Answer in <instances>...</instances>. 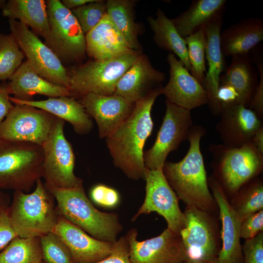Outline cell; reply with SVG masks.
<instances>
[{"instance_id":"cell-6","label":"cell","mask_w":263,"mask_h":263,"mask_svg":"<svg viewBox=\"0 0 263 263\" xmlns=\"http://www.w3.org/2000/svg\"><path fill=\"white\" fill-rule=\"evenodd\" d=\"M41 146L0 139V189L28 192L41 178Z\"/></svg>"},{"instance_id":"cell-34","label":"cell","mask_w":263,"mask_h":263,"mask_svg":"<svg viewBox=\"0 0 263 263\" xmlns=\"http://www.w3.org/2000/svg\"><path fill=\"white\" fill-rule=\"evenodd\" d=\"M184 39L190 65L189 72L203 86L206 72V27H202Z\"/></svg>"},{"instance_id":"cell-11","label":"cell","mask_w":263,"mask_h":263,"mask_svg":"<svg viewBox=\"0 0 263 263\" xmlns=\"http://www.w3.org/2000/svg\"><path fill=\"white\" fill-rule=\"evenodd\" d=\"M11 33L30 63L45 79L59 86L69 87L68 73L57 56L28 27L9 19Z\"/></svg>"},{"instance_id":"cell-23","label":"cell","mask_w":263,"mask_h":263,"mask_svg":"<svg viewBox=\"0 0 263 263\" xmlns=\"http://www.w3.org/2000/svg\"><path fill=\"white\" fill-rule=\"evenodd\" d=\"M15 104L31 106L45 111L70 123L76 133L80 135L88 133L94 124L90 116L80 102L70 96L49 97L41 100H21L10 96Z\"/></svg>"},{"instance_id":"cell-44","label":"cell","mask_w":263,"mask_h":263,"mask_svg":"<svg viewBox=\"0 0 263 263\" xmlns=\"http://www.w3.org/2000/svg\"><path fill=\"white\" fill-rule=\"evenodd\" d=\"M108 188V187L101 184L94 187L91 191L92 200L97 204L103 206Z\"/></svg>"},{"instance_id":"cell-15","label":"cell","mask_w":263,"mask_h":263,"mask_svg":"<svg viewBox=\"0 0 263 263\" xmlns=\"http://www.w3.org/2000/svg\"><path fill=\"white\" fill-rule=\"evenodd\" d=\"M135 228L126 237L132 263H181L187 261L181 237L168 228L156 237L139 241Z\"/></svg>"},{"instance_id":"cell-33","label":"cell","mask_w":263,"mask_h":263,"mask_svg":"<svg viewBox=\"0 0 263 263\" xmlns=\"http://www.w3.org/2000/svg\"><path fill=\"white\" fill-rule=\"evenodd\" d=\"M39 237L14 238L0 252V263H40Z\"/></svg>"},{"instance_id":"cell-30","label":"cell","mask_w":263,"mask_h":263,"mask_svg":"<svg viewBox=\"0 0 263 263\" xmlns=\"http://www.w3.org/2000/svg\"><path fill=\"white\" fill-rule=\"evenodd\" d=\"M147 19L153 33V39L155 44L159 48L177 56L189 71L190 65L185 40L177 32L171 19L168 18L162 9L158 8L156 18L150 16Z\"/></svg>"},{"instance_id":"cell-25","label":"cell","mask_w":263,"mask_h":263,"mask_svg":"<svg viewBox=\"0 0 263 263\" xmlns=\"http://www.w3.org/2000/svg\"><path fill=\"white\" fill-rule=\"evenodd\" d=\"M85 38L86 53L93 59H104L135 52L129 47L107 14Z\"/></svg>"},{"instance_id":"cell-49","label":"cell","mask_w":263,"mask_h":263,"mask_svg":"<svg viewBox=\"0 0 263 263\" xmlns=\"http://www.w3.org/2000/svg\"><path fill=\"white\" fill-rule=\"evenodd\" d=\"M181 263H218L217 260L210 262H196V261H184Z\"/></svg>"},{"instance_id":"cell-29","label":"cell","mask_w":263,"mask_h":263,"mask_svg":"<svg viewBox=\"0 0 263 263\" xmlns=\"http://www.w3.org/2000/svg\"><path fill=\"white\" fill-rule=\"evenodd\" d=\"M2 14L30 26L36 34L44 39L48 35L49 25L45 0H10L3 5Z\"/></svg>"},{"instance_id":"cell-3","label":"cell","mask_w":263,"mask_h":263,"mask_svg":"<svg viewBox=\"0 0 263 263\" xmlns=\"http://www.w3.org/2000/svg\"><path fill=\"white\" fill-rule=\"evenodd\" d=\"M44 185L57 201L58 215L97 240L111 243L116 241L122 230L117 215L96 209L87 197L83 186L64 189Z\"/></svg>"},{"instance_id":"cell-4","label":"cell","mask_w":263,"mask_h":263,"mask_svg":"<svg viewBox=\"0 0 263 263\" xmlns=\"http://www.w3.org/2000/svg\"><path fill=\"white\" fill-rule=\"evenodd\" d=\"M36 183L32 193L14 191L8 209L12 226L20 238L40 237L53 232L57 224L54 196L41 178Z\"/></svg>"},{"instance_id":"cell-39","label":"cell","mask_w":263,"mask_h":263,"mask_svg":"<svg viewBox=\"0 0 263 263\" xmlns=\"http://www.w3.org/2000/svg\"><path fill=\"white\" fill-rule=\"evenodd\" d=\"M262 232H263V209L247 216L242 221L241 239L250 240Z\"/></svg>"},{"instance_id":"cell-10","label":"cell","mask_w":263,"mask_h":263,"mask_svg":"<svg viewBox=\"0 0 263 263\" xmlns=\"http://www.w3.org/2000/svg\"><path fill=\"white\" fill-rule=\"evenodd\" d=\"M186 221L180 232L187 261L210 262L216 260L220 250V233L212 212L187 205Z\"/></svg>"},{"instance_id":"cell-21","label":"cell","mask_w":263,"mask_h":263,"mask_svg":"<svg viewBox=\"0 0 263 263\" xmlns=\"http://www.w3.org/2000/svg\"><path fill=\"white\" fill-rule=\"evenodd\" d=\"M165 79V74L155 69L142 53L121 77L113 94L135 103L161 85Z\"/></svg>"},{"instance_id":"cell-18","label":"cell","mask_w":263,"mask_h":263,"mask_svg":"<svg viewBox=\"0 0 263 263\" xmlns=\"http://www.w3.org/2000/svg\"><path fill=\"white\" fill-rule=\"evenodd\" d=\"M220 120L215 129L223 145L238 147L251 140L263 125L256 113L242 104H221Z\"/></svg>"},{"instance_id":"cell-22","label":"cell","mask_w":263,"mask_h":263,"mask_svg":"<svg viewBox=\"0 0 263 263\" xmlns=\"http://www.w3.org/2000/svg\"><path fill=\"white\" fill-rule=\"evenodd\" d=\"M223 18L217 19L206 26L207 47L206 59L208 69L205 74L204 87L207 92L208 105L211 113L219 115L220 103L217 98L221 74L224 69L225 59L220 47V36L223 25Z\"/></svg>"},{"instance_id":"cell-42","label":"cell","mask_w":263,"mask_h":263,"mask_svg":"<svg viewBox=\"0 0 263 263\" xmlns=\"http://www.w3.org/2000/svg\"><path fill=\"white\" fill-rule=\"evenodd\" d=\"M217 98L220 104H243L238 92L232 86L227 84L219 85Z\"/></svg>"},{"instance_id":"cell-19","label":"cell","mask_w":263,"mask_h":263,"mask_svg":"<svg viewBox=\"0 0 263 263\" xmlns=\"http://www.w3.org/2000/svg\"><path fill=\"white\" fill-rule=\"evenodd\" d=\"M80 102L96 122L100 139L112 133L129 117L134 105L114 94L103 95L89 93L81 97Z\"/></svg>"},{"instance_id":"cell-2","label":"cell","mask_w":263,"mask_h":263,"mask_svg":"<svg viewBox=\"0 0 263 263\" xmlns=\"http://www.w3.org/2000/svg\"><path fill=\"white\" fill-rule=\"evenodd\" d=\"M206 134L202 126L193 125L188 134L189 147L185 157L177 162L166 161L162 171L178 199L186 205L213 213L217 205L209 189L200 149L201 139Z\"/></svg>"},{"instance_id":"cell-13","label":"cell","mask_w":263,"mask_h":263,"mask_svg":"<svg viewBox=\"0 0 263 263\" xmlns=\"http://www.w3.org/2000/svg\"><path fill=\"white\" fill-rule=\"evenodd\" d=\"M144 179L146 181L145 200L132 221H135L141 214L156 212L165 218L169 230L180 235L185 226V216L179 207V199L167 182L162 169L146 168Z\"/></svg>"},{"instance_id":"cell-38","label":"cell","mask_w":263,"mask_h":263,"mask_svg":"<svg viewBox=\"0 0 263 263\" xmlns=\"http://www.w3.org/2000/svg\"><path fill=\"white\" fill-rule=\"evenodd\" d=\"M243 263H263V232L245 240L242 245Z\"/></svg>"},{"instance_id":"cell-7","label":"cell","mask_w":263,"mask_h":263,"mask_svg":"<svg viewBox=\"0 0 263 263\" xmlns=\"http://www.w3.org/2000/svg\"><path fill=\"white\" fill-rule=\"evenodd\" d=\"M141 53L134 52L110 58L93 59L74 68L68 73L72 97H81L89 93L113 94L121 77Z\"/></svg>"},{"instance_id":"cell-45","label":"cell","mask_w":263,"mask_h":263,"mask_svg":"<svg viewBox=\"0 0 263 263\" xmlns=\"http://www.w3.org/2000/svg\"><path fill=\"white\" fill-rule=\"evenodd\" d=\"M119 201V196L116 190L108 188L105 198L104 207H113L117 205Z\"/></svg>"},{"instance_id":"cell-17","label":"cell","mask_w":263,"mask_h":263,"mask_svg":"<svg viewBox=\"0 0 263 263\" xmlns=\"http://www.w3.org/2000/svg\"><path fill=\"white\" fill-rule=\"evenodd\" d=\"M207 182L217 204L222 223L220 237L222 246L216 260L218 263H243L242 245L240 243L241 222L218 182L212 175L207 178Z\"/></svg>"},{"instance_id":"cell-36","label":"cell","mask_w":263,"mask_h":263,"mask_svg":"<svg viewBox=\"0 0 263 263\" xmlns=\"http://www.w3.org/2000/svg\"><path fill=\"white\" fill-rule=\"evenodd\" d=\"M39 238L44 263H74L69 248L56 234L50 232Z\"/></svg>"},{"instance_id":"cell-47","label":"cell","mask_w":263,"mask_h":263,"mask_svg":"<svg viewBox=\"0 0 263 263\" xmlns=\"http://www.w3.org/2000/svg\"><path fill=\"white\" fill-rule=\"evenodd\" d=\"M95 0H62L61 2L66 8L71 10Z\"/></svg>"},{"instance_id":"cell-40","label":"cell","mask_w":263,"mask_h":263,"mask_svg":"<svg viewBox=\"0 0 263 263\" xmlns=\"http://www.w3.org/2000/svg\"><path fill=\"white\" fill-rule=\"evenodd\" d=\"M94 263H132L129 245L126 236L113 242L110 254L103 260Z\"/></svg>"},{"instance_id":"cell-24","label":"cell","mask_w":263,"mask_h":263,"mask_svg":"<svg viewBox=\"0 0 263 263\" xmlns=\"http://www.w3.org/2000/svg\"><path fill=\"white\" fill-rule=\"evenodd\" d=\"M9 80L7 84L11 94L19 100H30L35 94L49 97H72L69 89L43 78L27 60L21 64Z\"/></svg>"},{"instance_id":"cell-12","label":"cell","mask_w":263,"mask_h":263,"mask_svg":"<svg viewBox=\"0 0 263 263\" xmlns=\"http://www.w3.org/2000/svg\"><path fill=\"white\" fill-rule=\"evenodd\" d=\"M166 112L162 124L152 146L144 151L145 167L162 169L169 154L177 150L187 138L193 126L191 111L166 100Z\"/></svg>"},{"instance_id":"cell-46","label":"cell","mask_w":263,"mask_h":263,"mask_svg":"<svg viewBox=\"0 0 263 263\" xmlns=\"http://www.w3.org/2000/svg\"><path fill=\"white\" fill-rule=\"evenodd\" d=\"M251 141L263 155V125L255 132L251 139Z\"/></svg>"},{"instance_id":"cell-1","label":"cell","mask_w":263,"mask_h":263,"mask_svg":"<svg viewBox=\"0 0 263 263\" xmlns=\"http://www.w3.org/2000/svg\"><path fill=\"white\" fill-rule=\"evenodd\" d=\"M162 88L157 87L136 102L129 117L105 138L114 165L130 179H144V147L153 127L151 111Z\"/></svg>"},{"instance_id":"cell-16","label":"cell","mask_w":263,"mask_h":263,"mask_svg":"<svg viewBox=\"0 0 263 263\" xmlns=\"http://www.w3.org/2000/svg\"><path fill=\"white\" fill-rule=\"evenodd\" d=\"M167 60L169 66V78L162 88V94L166 100L190 111L207 104V91L183 62L170 53L168 55Z\"/></svg>"},{"instance_id":"cell-48","label":"cell","mask_w":263,"mask_h":263,"mask_svg":"<svg viewBox=\"0 0 263 263\" xmlns=\"http://www.w3.org/2000/svg\"><path fill=\"white\" fill-rule=\"evenodd\" d=\"M10 202V198L8 194L0 189V213L9 209Z\"/></svg>"},{"instance_id":"cell-50","label":"cell","mask_w":263,"mask_h":263,"mask_svg":"<svg viewBox=\"0 0 263 263\" xmlns=\"http://www.w3.org/2000/svg\"><path fill=\"white\" fill-rule=\"evenodd\" d=\"M40 263H44L43 261H42Z\"/></svg>"},{"instance_id":"cell-31","label":"cell","mask_w":263,"mask_h":263,"mask_svg":"<svg viewBox=\"0 0 263 263\" xmlns=\"http://www.w3.org/2000/svg\"><path fill=\"white\" fill-rule=\"evenodd\" d=\"M107 15L129 47L137 52L142 53V47L138 37L141 27L135 21L134 8L135 0H108L106 1Z\"/></svg>"},{"instance_id":"cell-8","label":"cell","mask_w":263,"mask_h":263,"mask_svg":"<svg viewBox=\"0 0 263 263\" xmlns=\"http://www.w3.org/2000/svg\"><path fill=\"white\" fill-rule=\"evenodd\" d=\"M45 1L49 32L44 43L62 63L82 60L87 54L85 35L75 18L61 1Z\"/></svg>"},{"instance_id":"cell-14","label":"cell","mask_w":263,"mask_h":263,"mask_svg":"<svg viewBox=\"0 0 263 263\" xmlns=\"http://www.w3.org/2000/svg\"><path fill=\"white\" fill-rule=\"evenodd\" d=\"M56 116L37 108L15 104L0 125V139L42 146Z\"/></svg>"},{"instance_id":"cell-41","label":"cell","mask_w":263,"mask_h":263,"mask_svg":"<svg viewBox=\"0 0 263 263\" xmlns=\"http://www.w3.org/2000/svg\"><path fill=\"white\" fill-rule=\"evenodd\" d=\"M11 222L8 209L0 213V250L5 247L16 237Z\"/></svg>"},{"instance_id":"cell-32","label":"cell","mask_w":263,"mask_h":263,"mask_svg":"<svg viewBox=\"0 0 263 263\" xmlns=\"http://www.w3.org/2000/svg\"><path fill=\"white\" fill-rule=\"evenodd\" d=\"M230 203L239 220L263 209V180L257 177L243 185Z\"/></svg>"},{"instance_id":"cell-28","label":"cell","mask_w":263,"mask_h":263,"mask_svg":"<svg viewBox=\"0 0 263 263\" xmlns=\"http://www.w3.org/2000/svg\"><path fill=\"white\" fill-rule=\"evenodd\" d=\"M226 2L225 0H193L186 10L171 20L178 33L184 38L223 18Z\"/></svg>"},{"instance_id":"cell-43","label":"cell","mask_w":263,"mask_h":263,"mask_svg":"<svg viewBox=\"0 0 263 263\" xmlns=\"http://www.w3.org/2000/svg\"><path fill=\"white\" fill-rule=\"evenodd\" d=\"M10 94L8 84H0V125L14 107L10 100Z\"/></svg>"},{"instance_id":"cell-37","label":"cell","mask_w":263,"mask_h":263,"mask_svg":"<svg viewBox=\"0 0 263 263\" xmlns=\"http://www.w3.org/2000/svg\"><path fill=\"white\" fill-rule=\"evenodd\" d=\"M71 11L86 35L107 14L106 2L95 0Z\"/></svg>"},{"instance_id":"cell-35","label":"cell","mask_w":263,"mask_h":263,"mask_svg":"<svg viewBox=\"0 0 263 263\" xmlns=\"http://www.w3.org/2000/svg\"><path fill=\"white\" fill-rule=\"evenodd\" d=\"M24 56L12 33H0V80L10 77L22 63Z\"/></svg>"},{"instance_id":"cell-5","label":"cell","mask_w":263,"mask_h":263,"mask_svg":"<svg viewBox=\"0 0 263 263\" xmlns=\"http://www.w3.org/2000/svg\"><path fill=\"white\" fill-rule=\"evenodd\" d=\"M213 177L226 196L233 197L245 183L258 177L263 169V155L250 141L238 147L211 144Z\"/></svg>"},{"instance_id":"cell-27","label":"cell","mask_w":263,"mask_h":263,"mask_svg":"<svg viewBox=\"0 0 263 263\" xmlns=\"http://www.w3.org/2000/svg\"><path fill=\"white\" fill-rule=\"evenodd\" d=\"M259 74L250 53L232 56L230 65L221 75L220 84L232 86L239 94L243 104L248 107L259 84Z\"/></svg>"},{"instance_id":"cell-26","label":"cell","mask_w":263,"mask_h":263,"mask_svg":"<svg viewBox=\"0 0 263 263\" xmlns=\"http://www.w3.org/2000/svg\"><path fill=\"white\" fill-rule=\"evenodd\" d=\"M263 40V20L244 18L221 32L220 47L223 56L247 54Z\"/></svg>"},{"instance_id":"cell-20","label":"cell","mask_w":263,"mask_h":263,"mask_svg":"<svg viewBox=\"0 0 263 263\" xmlns=\"http://www.w3.org/2000/svg\"><path fill=\"white\" fill-rule=\"evenodd\" d=\"M69 248L74 263H94L111 253L113 243L104 242L89 235L63 217L58 215L53 232Z\"/></svg>"},{"instance_id":"cell-9","label":"cell","mask_w":263,"mask_h":263,"mask_svg":"<svg viewBox=\"0 0 263 263\" xmlns=\"http://www.w3.org/2000/svg\"><path fill=\"white\" fill-rule=\"evenodd\" d=\"M64 120L56 117L41 146L44 154L41 177L47 185L68 189L83 186V180L74 173L75 155L64 135Z\"/></svg>"}]
</instances>
